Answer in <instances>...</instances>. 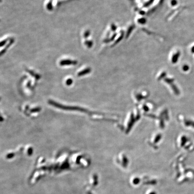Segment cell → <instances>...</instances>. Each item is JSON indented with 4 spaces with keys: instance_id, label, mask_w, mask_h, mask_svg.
Returning a JSON list of instances; mask_svg holds the SVG:
<instances>
[{
    "instance_id": "1",
    "label": "cell",
    "mask_w": 194,
    "mask_h": 194,
    "mask_svg": "<svg viewBox=\"0 0 194 194\" xmlns=\"http://www.w3.org/2000/svg\"><path fill=\"white\" fill-rule=\"evenodd\" d=\"M186 124L187 125H191V126L194 128V122L193 121H187L186 122Z\"/></svg>"
},
{
    "instance_id": "4",
    "label": "cell",
    "mask_w": 194,
    "mask_h": 194,
    "mask_svg": "<svg viewBox=\"0 0 194 194\" xmlns=\"http://www.w3.org/2000/svg\"><path fill=\"white\" fill-rule=\"evenodd\" d=\"M191 52L192 53H194V46H193L191 48Z\"/></svg>"
},
{
    "instance_id": "2",
    "label": "cell",
    "mask_w": 194,
    "mask_h": 194,
    "mask_svg": "<svg viewBox=\"0 0 194 194\" xmlns=\"http://www.w3.org/2000/svg\"><path fill=\"white\" fill-rule=\"evenodd\" d=\"M189 66H187V65H184V66L183 67V70L184 71H188V70H189Z\"/></svg>"
},
{
    "instance_id": "3",
    "label": "cell",
    "mask_w": 194,
    "mask_h": 194,
    "mask_svg": "<svg viewBox=\"0 0 194 194\" xmlns=\"http://www.w3.org/2000/svg\"><path fill=\"white\" fill-rule=\"evenodd\" d=\"M177 2L176 0H172V5H175L177 4Z\"/></svg>"
}]
</instances>
